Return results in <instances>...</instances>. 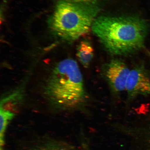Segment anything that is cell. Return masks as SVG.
I'll list each match as a JSON object with an SVG mask.
<instances>
[{
	"label": "cell",
	"instance_id": "obj_3",
	"mask_svg": "<svg viewBox=\"0 0 150 150\" xmlns=\"http://www.w3.org/2000/svg\"><path fill=\"white\" fill-rule=\"evenodd\" d=\"M45 93L52 103L64 107H74L86 98L83 77L76 61L66 59L52 70L47 80Z\"/></svg>",
	"mask_w": 150,
	"mask_h": 150
},
{
	"label": "cell",
	"instance_id": "obj_7",
	"mask_svg": "<svg viewBox=\"0 0 150 150\" xmlns=\"http://www.w3.org/2000/svg\"><path fill=\"white\" fill-rule=\"evenodd\" d=\"M14 116L13 112L1 107L0 110V146L3 150L4 145V137L6 130L9 123Z\"/></svg>",
	"mask_w": 150,
	"mask_h": 150
},
{
	"label": "cell",
	"instance_id": "obj_2",
	"mask_svg": "<svg viewBox=\"0 0 150 150\" xmlns=\"http://www.w3.org/2000/svg\"><path fill=\"white\" fill-rule=\"evenodd\" d=\"M100 9L99 0H60L48 20L53 35L72 42L88 32Z\"/></svg>",
	"mask_w": 150,
	"mask_h": 150
},
{
	"label": "cell",
	"instance_id": "obj_6",
	"mask_svg": "<svg viewBox=\"0 0 150 150\" xmlns=\"http://www.w3.org/2000/svg\"><path fill=\"white\" fill-rule=\"evenodd\" d=\"M76 56L80 63L85 67L88 68L93 58L94 50L88 41H81L77 49Z\"/></svg>",
	"mask_w": 150,
	"mask_h": 150
},
{
	"label": "cell",
	"instance_id": "obj_1",
	"mask_svg": "<svg viewBox=\"0 0 150 150\" xmlns=\"http://www.w3.org/2000/svg\"><path fill=\"white\" fill-rule=\"evenodd\" d=\"M91 30L109 53L125 56L143 47L147 25L136 16H101L96 18Z\"/></svg>",
	"mask_w": 150,
	"mask_h": 150
},
{
	"label": "cell",
	"instance_id": "obj_5",
	"mask_svg": "<svg viewBox=\"0 0 150 150\" xmlns=\"http://www.w3.org/2000/svg\"><path fill=\"white\" fill-rule=\"evenodd\" d=\"M125 90L130 99L139 95L150 94V78L142 66L135 67L130 70Z\"/></svg>",
	"mask_w": 150,
	"mask_h": 150
},
{
	"label": "cell",
	"instance_id": "obj_4",
	"mask_svg": "<svg viewBox=\"0 0 150 150\" xmlns=\"http://www.w3.org/2000/svg\"><path fill=\"white\" fill-rule=\"evenodd\" d=\"M130 70L121 60L114 59L105 65L103 74L114 92L119 93L125 89Z\"/></svg>",
	"mask_w": 150,
	"mask_h": 150
}]
</instances>
